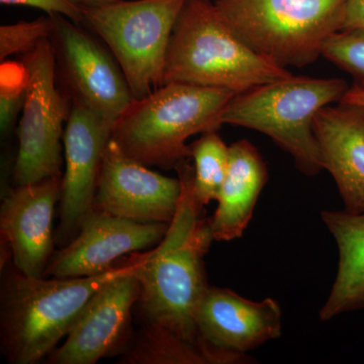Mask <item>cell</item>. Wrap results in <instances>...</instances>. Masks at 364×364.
I'll use <instances>...</instances> for the list:
<instances>
[{
  "label": "cell",
  "mask_w": 364,
  "mask_h": 364,
  "mask_svg": "<svg viewBox=\"0 0 364 364\" xmlns=\"http://www.w3.org/2000/svg\"><path fill=\"white\" fill-rule=\"evenodd\" d=\"M341 102L343 104L356 105V107H363L364 109V90L358 85H353L349 87L346 91Z\"/></svg>",
  "instance_id": "484cf974"
},
{
  "label": "cell",
  "mask_w": 364,
  "mask_h": 364,
  "mask_svg": "<svg viewBox=\"0 0 364 364\" xmlns=\"http://www.w3.org/2000/svg\"><path fill=\"white\" fill-rule=\"evenodd\" d=\"M196 200L202 207L217 200L229 167L230 147L217 131L207 132L191 146Z\"/></svg>",
  "instance_id": "ffe728a7"
},
{
  "label": "cell",
  "mask_w": 364,
  "mask_h": 364,
  "mask_svg": "<svg viewBox=\"0 0 364 364\" xmlns=\"http://www.w3.org/2000/svg\"><path fill=\"white\" fill-rule=\"evenodd\" d=\"M181 195L179 178L152 171L124 154L114 141L105 147L93 210L143 224H170Z\"/></svg>",
  "instance_id": "9c48e42d"
},
{
  "label": "cell",
  "mask_w": 364,
  "mask_h": 364,
  "mask_svg": "<svg viewBox=\"0 0 364 364\" xmlns=\"http://www.w3.org/2000/svg\"><path fill=\"white\" fill-rule=\"evenodd\" d=\"M0 82V124L1 131L6 132L26 102L28 71L23 62L2 63Z\"/></svg>",
  "instance_id": "603a6c76"
},
{
  "label": "cell",
  "mask_w": 364,
  "mask_h": 364,
  "mask_svg": "<svg viewBox=\"0 0 364 364\" xmlns=\"http://www.w3.org/2000/svg\"><path fill=\"white\" fill-rule=\"evenodd\" d=\"M321 218L339 253L336 277L318 312L325 322L342 314L364 311V213L328 210Z\"/></svg>",
  "instance_id": "ac0fdd59"
},
{
  "label": "cell",
  "mask_w": 364,
  "mask_h": 364,
  "mask_svg": "<svg viewBox=\"0 0 364 364\" xmlns=\"http://www.w3.org/2000/svg\"><path fill=\"white\" fill-rule=\"evenodd\" d=\"M85 6H104V4H114L122 0H80Z\"/></svg>",
  "instance_id": "4316f807"
},
{
  "label": "cell",
  "mask_w": 364,
  "mask_h": 364,
  "mask_svg": "<svg viewBox=\"0 0 364 364\" xmlns=\"http://www.w3.org/2000/svg\"><path fill=\"white\" fill-rule=\"evenodd\" d=\"M321 56L355 79L364 90V31L344 30L333 33L324 43Z\"/></svg>",
  "instance_id": "44dd1931"
},
{
  "label": "cell",
  "mask_w": 364,
  "mask_h": 364,
  "mask_svg": "<svg viewBox=\"0 0 364 364\" xmlns=\"http://www.w3.org/2000/svg\"><path fill=\"white\" fill-rule=\"evenodd\" d=\"M364 31V0H345L341 31Z\"/></svg>",
  "instance_id": "d4e9b609"
},
{
  "label": "cell",
  "mask_w": 364,
  "mask_h": 364,
  "mask_svg": "<svg viewBox=\"0 0 364 364\" xmlns=\"http://www.w3.org/2000/svg\"><path fill=\"white\" fill-rule=\"evenodd\" d=\"M139 270L112 279L91 296L48 363L95 364L128 345L132 310L140 296Z\"/></svg>",
  "instance_id": "30bf717a"
},
{
  "label": "cell",
  "mask_w": 364,
  "mask_h": 364,
  "mask_svg": "<svg viewBox=\"0 0 364 364\" xmlns=\"http://www.w3.org/2000/svg\"><path fill=\"white\" fill-rule=\"evenodd\" d=\"M55 32L64 72L75 98L114 126L133 102L116 59L65 16L55 14Z\"/></svg>",
  "instance_id": "8fae6325"
},
{
  "label": "cell",
  "mask_w": 364,
  "mask_h": 364,
  "mask_svg": "<svg viewBox=\"0 0 364 364\" xmlns=\"http://www.w3.org/2000/svg\"><path fill=\"white\" fill-rule=\"evenodd\" d=\"M267 179V164L252 143L239 140L230 146L229 167L217 210L210 219L214 240L229 242L242 237Z\"/></svg>",
  "instance_id": "e0dca14e"
},
{
  "label": "cell",
  "mask_w": 364,
  "mask_h": 364,
  "mask_svg": "<svg viewBox=\"0 0 364 364\" xmlns=\"http://www.w3.org/2000/svg\"><path fill=\"white\" fill-rule=\"evenodd\" d=\"M152 252L134 254L126 263L93 277L45 279L11 268L2 282L0 313L1 350L7 361L35 364L47 358L91 296L112 279L138 272Z\"/></svg>",
  "instance_id": "7a4b0ae2"
},
{
  "label": "cell",
  "mask_w": 364,
  "mask_h": 364,
  "mask_svg": "<svg viewBox=\"0 0 364 364\" xmlns=\"http://www.w3.org/2000/svg\"><path fill=\"white\" fill-rule=\"evenodd\" d=\"M0 2L6 6L35 7L48 16L59 14L74 23H83V4L80 0H0Z\"/></svg>",
  "instance_id": "cb8c5ba5"
},
{
  "label": "cell",
  "mask_w": 364,
  "mask_h": 364,
  "mask_svg": "<svg viewBox=\"0 0 364 364\" xmlns=\"http://www.w3.org/2000/svg\"><path fill=\"white\" fill-rule=\"evenodd\" d=\"M181 195L176 217L161 243L136 273L140 282L138 301L144 322L166 328L182 338L200 342L196 312L207 291L203 257L214 236L210 219L203 217L196 200L193 167L188 160L176 167Z\"/></svg>",
  "instance_id": "6da1fadb"
},
{
  "label": "cell",
  "mask_w": 364,
  "mask_h": 364,
  "mask_svg": "<svg viewBox=\"0 0 364 364\" xmlns=\"http://www.w3.org/2000/svg\"><path fill=\"white\" fill-rule=\"evenodd\" d=\"M323 168L331 174L347 212L364 213V109L339 102L313 124Z\"/></svg>",
  "instance_id": "2e32d148"
},
{
  "label": "cell",
  "mask_w": 364,
  "mask_h": 364,
  "mask_svg": "<svg viewBox=\"0 0 364 364\" xmlns=\"http://www.w3.org/2000/svg\"><path fill=\"white\" fill-rule=\"evenodd\" d=\"M348 85L340 78L287 77L235 95L222 116L233 124L264 134L293 158L308 176L323 168L313 124L327 105L341 102Z\"/></svg>",
  "instance_id": "5b68a950"
},
{
  "label": "cell",
  "mask_w": 364,
  "mask_h": 364,
  "mask_svg": "<svg viewBox=\"0 0 364 364\" xmlns=\"http://www.w3.org/2000/svg\"><path fill=\"white\" fill-rule=\"evenodd\" d=\"M223 18L261 56L303 68L339 32L345 0H214Z\"/></svg>",
  "instance_id": "8992f818"
},
{
  "label": "cell",
  "mask_w": 364,
  "mask_h": 364,
  "mask_svg": "<svg viewBox=\"0 0 364 364\" xmlns=\"http://www.w3.org/2000/svg\"><path fill=\"white\" fill-rule=\"evenodd\" d=\"M186 0H122L82 6L87 23L116 59L135 100L163 85L165 61Z\"/></svg>",
  "instance_id": "52a82bcc"
},
{
  "label": "cell",
  "mask_w": 364,
  "mask_h": 364,
  "mask_svg": "<svg viewBox=\"0 0 364 364\" xmlns=\"http://www.w3.org/2000/svg\"><path fill=\"white\" fill-rule=\"evenodd\" d=\"M196 321L203 340L242 355L279 338L282 332V308L274 299L253 301L222 287H208Z\"/></svg>",
  "instance_id": "9a60e30c"
},
{
  "label": "cell",
  "mask_w": 364,
  "mask_h": 364,
  "mask_svg": "<svg viewBox=\"0 0 364 364\" xmlns=\"http://www.w3.org/2000/svg\"><path fill=\"white\" fill-rule=\"evenodd\" d=\"M235 93L220 88L166 83L135 100L114 123L112 140L146 166L176 168L191 157L189 136L218 131Z\"/></svg>",
  "instance_id": "277c9868"
},
{
  "label": "cell",
  "mask_w": 364,
  "mask_h": 364,
  "mask_svg": "<svg viewBox=\"0 0 364 364\" xmlns=\"http://www.w3.org/2000/svg\"><path fill=\"white\" fill-rule=\"evenodd\" d=\"M168 228L169 224H143L92 208L81 223L77 235L52 256L44 275L102 274L114 267L117 258L159 245Z\"/></svg>",
  "instance_id": "7c38bea8"
},
{
  "label": "cell",
  "mask_w": 364,
  "mask_h": 364,
  "mask_svg": "<svg viewBox=\"0 0 364 364\" xmlns=\"http://www.w3.org/2000/svg\"><path fill=\"white\" fill-rule=\"evenodd\" d=\"M112 124L85 105L74 102L66 121L63 144L65 172L60 196L57 241L66 244L77 235L85 215L92 210L97 177Z\"/></svg>",
  "instance_id": "4fadbf2b"
},
{
  "label": "cell",
  "mask_w": 364,
  "mask_h": 364,
  "mask_svg": "<svg viewBox=\"0 0 364 364\" xmlns=\"http://www.w3.org/2000/svg\"><path fill=\"white\" fill-rule=\"evenodd\" d=\"M119 363L124 364H239L248 355L218 348L205 340L191 342L162 326L144 322Z\"/></svg>",
  "instance_id": "d6986e66"
},
{
  "label": "cell",
  "mask_w": 364,
  "mask_h": 364,
  "mask_svg": "<svg viewBox=\"0 0 364 364\" xmlns=\"http://www.w3.org/2000/svg\"><path fill=\"white\" fill-rule=\"evenodd\" d=\"M28 92L18 128V151L14 168L16 186L62 176V141L68 105L56 85V57L51 40L23 55Z\"/></svg>",
  "instance_id": "ba28073f"
},
{
  "label": "cell",
  "mask_w": 364,
  "mask_h": 364,
  "mask_svg": "<svg viewBox=\"0 0 364 364\" xmlns=\"http://www.w3.org/2000/svg\"><path fill=\"white\" fill-rule=\"evenodd\" d=\"M62 176L16 186L2 200L1 239L14 267L26 277H44L51 260L53 218L61 196Z\"/></svg>",
  "instance_id": "5bb4252c"
},
{
  "label": "cell",
  "mask_w": 364,
  "mask_h": 364,
  "mask_svg": "<svg viewBox=\"0 0 364 364\" xmlns=\"http://www.w3.org/2000/svg\"><path fill=\"white\" fill-rule=\"evenodd\" d=\"M291 74L249 47L214 1L186 0L170 39L163 85L186 83L238 95Z\"/></svg>",
  "instance_id": "3957f363"
},
{
  "label": "cell",
  "mask_w": 364,
  "mask_h": 364,
  "mask_svg": "<svg viewBox=\"0 0 364 364\" xmlns=\"http://www.w3.org/2000/svg\"><path fill=\"white\" fill-rule=\"evenodd\" d=\"M55 32L54 16H42L35 21H18L0 26V60L13 55H25Z\"/></svg>",
  "instance_id": "7402d4cb"
}]
</instances>
